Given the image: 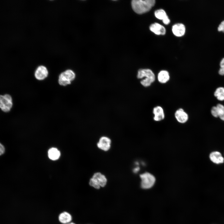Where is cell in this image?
Masks as SVG:
<instances>
[{
  "label": "cell",
  "instance_id": "6da1fadb",
  "mask_svg": "<svg viewBox=\"0 0 224 224\" xmlns=\"http://www.w3.org/2000/svg\"><path fill=\"white\" fill-rule=\"evenodd\" d=\"M155 3V0H133L131 6L136 13L142 14L150 11Z\"/></svg>",
  "mask_w": 224,
  "mask_h": 224
},
{
  "label": "cell",
  "instance_id": "7a4b0ae2",
  "mask_svg": "<svg viewBox=\"0 0 224 224\" xmlns=\"http://www.w3.org/2000/svg\"><path fill=\"white\" fill-rule=\"evenodd\" d=\"M137 77L142 80L140 83L144 86L148 87L154 82L156 79L155 75L153 71L149 69H141L138 70Z\"/></svg>",
  "mask_w": 224,
  "mask_h": 224
},
{
  "label": "cell",
  "instance_id": "3957f363",
  "mask_svg": "<svg viewBox=\"0 0 224 224\" xmlns=\"http://www.w3.org/2000/svg\"><path fill=\"white\" fill-rule=\"evenodd\" d=\"M75 74L71 69H68L63 71L59 75L58 82L61 86H65L70 85L75 79Z\"/></svg>",
  "mask_w": 224,
  "mask_h": 224
},
{
  "label": "cell",
  "instance_id": "277c9868",
  "mask_svg": "<svg viewBox=\"0 0 224 224\" xmlns=\"http://www.w3.org/2000/svg\"><path fill=\"white\" fill-rule=\"evenodd\" d=\"M107 179L105 176L100 172L95 173L89 181V184L96 189L104 187L106 184Z\"/></svg>",
  "mask_w": 224,
  "mask_h": 224
},
{
  "label": "cell",
  "instance_id": "5b68a950",
  "mask_svg": "<svg viewBox=\"0 0 224 224\" xmlns=\"http://www.w3.org/2000/svg\"><path fill=\"white\" fill-rule=\"evenodd\" d=\"M141 180V187L143 189H148L152 187L154 185L156 179L151 173L145 172L140 175Z\"/></svg>",
  "mask_w": 224,
  "mask_h": 224
},
{
  "label": "cell",
  "instance_id": "8992f818",
  "mask_svg": "<svg viewBox=\"0 0 224 224\" xmlns=\"http://www.w3.org/2000/svg\"><path fill=\"white\" fill-rule=\"evenodd\" d=\"M12 105V99L10 95H0V108L4 112H8Z\"/></svg>",
  "mask_w": 224,
  "mask_h": 224
},
{
  "label": "cell",
  "instance_id": "52a82bcc",
  "mask_svg": "<svg viewBox=\"0 0 224 224\" xmlns=\"http://www.w3.org/2000/svg\"><path fill=\"white\" fill-rule=\"evenodd\" d=\"M34 75L35 78L37 80H42L47 77L48 71L46 67L43 65H40L35 70Z\"/></svg>",
  "mask_w": 224,
  "mask_h": 224
},
{
  "label": "cell",
  "instance_id": "ba28073f",
  "mask_svg": "<svg viewBox=\"0 0 224 224\" xmlns=\"http://www.w3.org/2000/svg\"><path fill=\"white\" fill-rule=\"evenodd\" d=\"M175 116L177 120L180 123H186L189 119L188 114L182 108H179L176 111Z\"/></svg>",
  "mask_w": 224,
  "mask_h": 224
},
{
  "label": "cell",
  "instance_id": "9c48e42d",
  "mask_svg": "<svg viewBox=\"0 0 224 224\" xmlns=\"http://www.w3.org/2000/svg\"><path fill=\"white\" fill-rule=\"evenodd\" d=\"M111 141L106 137H101L97 143L98 147L104 151H108L110 148Z\"/></svg>",
  "mask_w": 224,
  "mask_h": 224
},
{
  "label": "cell",
  "instance_id": "30bf717a",
  "mask_svg": "<svg viewBox=\"0 0 224 224\" xmlns=\"http://www.w3.org/2000/svg\"><path fill=\"white\" fill-rule=\"evenodd\" d=\"M153 113L154 115L153 119L156 121H160L163 120L165 117L163 108L161 106L155 107L153 109Z\"/></svg>",
  "mask_w": 224,
  "mask_h": 224
},
{
  "label": "cell",
  "instance_id": "8fae6325",
  "mask_svg": "<svg viewBox=\"0 0 224 224\" xmlns=\"http://www.w3.org/2000/svg\"><path fill=\"white\" fill-rule=\"evenodd\" d=\"M149 29L151 31L157 35H164L166 33L165 27L157 23L151 24Z\"/></svg>",
  "mask_w": 224,
  "mask_h": 224
},
{
  "label": "cell",
  "instance_id": "7c38bea8",
  "mask_svg": "<svg viewBox=\"0 0 224 224\" xmlns=\"http://www.w3.org/2000/svg\"><path fill=\"white\" fill-rule=\"evenodd\" d=\"M172 31L173 34L176 36H182L185 34V26L184 24L182 23L175 24L172 26Z\"/></svg>",
  "mask_w": 224,
  "mask_h": 224
},
{
  "label": "cell",
  "instance_id": "4fadbf2b",
  "mask_svg": "<svg viewBox=\"0 0 224 224\" xmlns=\"http://www.w3.org/2000/svg\"><path fill=\"white\" fill-rule=\"evenodd\" d=\"M211 161L216 164H222L224 162V158L222 154L219 152L214 151L212 152L209 155Z\"/></svg>",
  "mask_w": 224,
  "mask_h": 224
},
{
  "label": "cell",
  "instance_id": "5bb4252c",
  "mask_svg": "<svg viewBox=\"0 0 224 224\" xmlns=\"http://www.w3.org/2000/svg\"><path fill=\"white\" fill-rule=\"evenodd\" d=\"M157 77L159 82L165 84L169 81L170 77L168 71L166 70H162L159 72Z\"/></svg>",
  "mask_w": 224,
  "mask_h": 224
},
{
  "label": "cell",
  "instance_id": "9a60e30c",
  "mask_svg": "<svg viewBox=\"0 0 224 224\" xmlns=\"http://www.w3.org/2000/svg\"><path fill=\"white\" fill-rule=\"evenodd\" d=\"M72 217L71 215L68 212H64L61 213L58 216L59 222L62 224H67L72 221Z\"/></svg>",
  "mask_w": 224,
  "mask_h": 224
},
{
  "label": "cell",
  "instance_id": "2e32d148",
  "mask_svg": "<svg viewBox=\"0 0 224 224\" xmlns=\"http://www.w3.org/2000/svg\"><path fill=\"white\" fill-rule=\"evenodd\" d=\"M48 155L50 159L52 160L58 159L60 156L59 151L56 148L52 147L50 148L48 152Z\"/></svg>",
  "mask_w": 224,
  "mask_h": 224
},
{
  "label": "cell",
  "instance_id": "e0dca14e",
  "mask_svg": "<svg viewBox=\"0 0 224 224\" xmlns=\"http://www.w3.org/2000/svg\"><path fill=\"white\" fill-rule=\"evenodd\" d=\"M154 14L156 18L162 21L168 17L165 11L162 9L156 10L155 11Z\"/></svg>",
  "mask_w": 224,
  "mask_h": 224
},
{
  "label": "cell",
  "instance_id": "ac0fdd59",
  "mask_svg": "<svg viewBox=\"0 0 224 224\" xmlns=\"http://www.w3.org/2000/svg\"><path fill=\"white\" fill-rule=\"evenodd\" d=\"M214 95L218 100L221 101L224 100V88L219 87L217 88Z\"/></svg>",
  "mask_w": 224,
  "mask_h": 224
},
{
  "label": "cell",
  "instance_id": "d6986e66",
  "mask_svg": "<svg viewBox=\"0 0 224 224\" xmlns=\"http://www.w3.org/2000/svg\"><path fill=\"white\" fill-rule=\"evenodd\" d=\"M216 107L217 117H219L221 119L224 121V106L219 104Z\"/></svg>",
  "mask_w": 224,
  "mask_h": 224
},
{
  "label": "cell",
  "instance_id": "ffe728a7",
  "mask_svg": "<svg viewBox=\"0 0 224 224\" xmlns=\"http://www.w3.org/2000/svg\"><path fill=\"white\" fill-rule=\"evenodd\" d=\"M220 66L219 73L221 75H224V58H223L220 62Z\"/></svg>",
  "mask_w": 224,
  "mask_h": 224
},
{
  "label": "cell",
  "instance_id": "44dd1931",
  "mask_svg": "<svg viewBox=\"0 0 224 224\" xmlns=\"http://www.w3.org/2000/svg\"><path fill=\"white\" fill-rule=\"evenodd\" d=\"M217 29L219 31L224 32V20L221 22L218 27Z\"/></svg>",
  "mask_w": 224,
  "mask_h": 224
},
{
  "label": "cell",
  "instance_id": "7402d4cb",
  "mask_svg": "<svg viewBox=\"0 0 224 224\" xmlns=\"http://www.w3.org/2000/svg\"><path fill=\"white\" fill-rule=\"evenodd\" d=\"M4 146L0 142V156L3 155L5 152Z\"/></svg>",
  "mask_w": 224,
  "mask_h": 224
},
{
  "label": "cell",
  "instance_id": "603a6c76",
  "mask_svg": "<svg viewBox=\"0 0 224 224\" xmlns=\"http://www.w3.org/2000/svg\"><path fill=\"white\" fill-rule=\"evenodd\" d=\"M163 23L165 25H168L170 23V20L168 17L166 18L162 21Z\"/></svg>",
  "mask_w": 224,
  "mask_h": 224
},
{
  "label": "cell",
  "instance_id": "cb8c5ba5",
  "mask_svg": "<svg viewBox=\"0 0 224 224\" xmlns=\"http://www.w3.org/2000/svg\"><path fill=\"white\" fill-rule=\"evenodd\" d=\"M139 170V168L138 167L136 168L134 170V171L135 172H137Z\"/></svg>",
  "mask_w": 224,
  "mask_h": 224
},
{
  "label": "cell",
  "instance_id": "d4e9b609",
  "mask_svg": "<svg viewBox=\"0 0 224 224\" xmlns=\"http://www.w3.org/2000/svg\"><path fill=\"white\" fill-rule=\"evenodd\" d=\"M67 224H76L75 223H73V222H70L68 223Z\"/></svg>",
  "mask_w": 224,
  "mask_h": 224
}]
</instances>
